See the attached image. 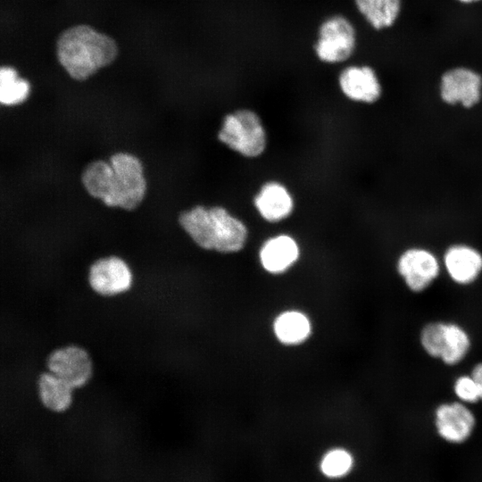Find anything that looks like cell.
<instances>
[{
    "instance_id": "cell-4",
    "label": "cell",
    "mask_w": 482,
    "mask_h": 482,
    "mask_svg": "<svg viewBox=\"0 0 482 482\" xmlns=\"http://www.w3.org/2000/svg\"><path fill=\"white\" fill-rule=\"evenodd\" d=\"M358 33L354 23L342 13L324 18L317 29L313 52L326 64L346 62L356 52Z\"/></svg>"
},
{
    "instance_id": "cell-19",
    "label": "cell",
    "mask_w": 482,
    "mask_h": 482,
    "mask_svg": "<svg viewBox=\"0 0 482 482\" xmlns=\"http://www.w3.org/2000/svg\"><path fill=\"white\" fill-rule=\"evenodd\" d=\"M29 84L18 77L11 67H3L0 71V101L5 105L22 103L29 95Z\"/></svg>"
},
{
    "instance_id": "cell-11",
    "label": "cell",
    "mask_w": 482,
    "mask_h": 482,
    "mask_svg": "<svg viewBox=\"0 0 482 482\" xmlns=\"http://www.w3.org/2000/svg\"><path fill=\"white\" fill-rule=\"evenodd\" d=\"M338 87L351 101L372 104L378 102L383 87L377 71L369 64H349L338 75Z\"/></svg>"
},
{
    "instance_id": "cell-1",
    "label": "cell",
    "mask_w": 482,
    "mask_h": 482,
    "mask_svg": "<svg viewBox=\"0 0 482 482\" xmlns=\"http://www.w3.org/2000/svg\"><path fill=\"white\" fill-rule=\"evenodd\" d=\"M82 184L93 197L109 207L126 211L137 208L146 192V180L141 161L129 153H116L109 162L88 163L81 174Z\"/></svg>"
},
{
    "instance_id": "cell-8",
    "label": "cell",
    "mask_w": 482,
    "mask_h": 482,
    "mask_svg": "<svg viewBox=\"0 0 482 482\" xmlns=\"http://www.w3.org/2000/svg\"><path fill=\"white\" fill-rule=\"evenodd\" d=\"M433 424L441 440L458 445L465 444L473 436L477 417L470 405L455 399L442 402L436 406Z\"/></svg>"
},
{
    "instance_id": "cell-23",
    "label": "cell",
    "mask_w": 482,
    "mask_h": 482,
    "mask_svg": "<svg viewBox=\"0 0 482 482\" xmlns=\"http://www.w3.org/2000/svg\"><path fill=\"white\" fill-rule=\"evenodd\" d=\"M453 1L464 6L474 5L482 2V0H453Z\"/></svg>"
},
{
    "instance_id": "cell-7",
    "label": "cell",
    "mask_w": 482,
    "mask_h": 482,
    "mask_svg": "<svg viewBox=\"0 0 482 482\" xmlns=\"http://www.w3.org/2000/svg\"><path fill=\"white\" fill-rule=\"evenodd\" d=\"M438 95L447 105L473 108L482 99V74L468 65H454L439 78Z\"/></svg>"
},
{
    "instance_id": "cell-18",
    "label": "cell",
    "mask_w": 482,
    "mask_h": 482,
    "mask_svg": "<svg viewBox=\"0 0 482 482\" xmlns=\"http://www.w3.org/2000/svg\"><path fill=\"white\" fill-rule=\"evenodd\" d=\"M276 337L285 345H298L305 341L312 330L308 317L299 311H286L274 320Z\"/></svg>"
},
{
    "instance_id": "cell-6",
    "label": "cell",
    "mask_w": 482,
    "mask_h": 482,
    "mask_svg": "<svg viewBox=\"0 0 482 482\" xmlns=\"http://www.w3.org/2000/svg\"><path fill=\"white\" fill-rule=\"evenodd\" d=\"M442 261L428 248L411 246L398 255L395 270L406 288L413 294L427 291L438 279Z\"/></svg>"
},
{
    "instance_id": "cell-9",
    "label": "cell",
    "mask_w": 482,
    "mask_h": 482,
    "mask_svg": "<svg viewBox=\"0 0 482 482\" xmlns=\"http://www.w3.org/2000/svg\"><path fill=\"white\" fill-rule=\"evenodd\" d=\"M48 371L63 379L74 389L86 386L93 376V362L87 351L68 345L52 351L46 358Z\"/></svg>"
},
{
    "instance_id": "cell-2",
    "label": "cell",
    "mask_w": 482,
    "mask_h": 482,
    "mask_svg": "<svg viewBox=\"0 0 482 482\" xmlns=\"http://www.w3.org/2000/svg\"><path fill=\"white\" fill-rule=\"evenodd\" d=\"M56 53L68 74L81 81L112 63L118 54V46L109 36L90 26L78 25L59 36Z\"/></svg>"
},
{
    "instance_id": "cell-21",
    "label": "cell",
    "mask_w": 482,
    "mask_h": 482,
    "mask_svg": "<svg viewBox=\"0 0 482 482\" xmlns=\"http://www.w3.org/2000/svg\"><path fill=\"white\" fill-rule=\"evenodd\" d=\"M452 388L455 399L463 403L471 406L481 402L478 388L470 373L455 377Z\"/></svg>"
},
{
    "instance_id": "cell-22",
    "label": "cell",
    "mask_w": 482,
    "mask_h": 482,
    "mask_svg": "<svg viewBox=\"0 0 482 482\" xmlns=\"http://www.w3.org/2000/svg\"><path fill=\"white\" fill-rule=\"evenodd\" d=\"M470 374L473 378V379H474V381H475V383H476V385H477V386L478 388L479 395H480V399H481V402H482V361L476 362L472 366Z\"/></svg>"
},
{
    "instance_id": "cell-20",
    "label": "cell",
    "mask_w": 482,
    "mask_h": 482,
    "mask_svg": "<svg viewBox=\"0 0 482 482\" xmlns=\"http://www.w3.org/2000/svg\"><path fill=\"white\" fill-rule=\"evenodd\" d=\"M353 459L351 453L344 449L328 452L321 461V470L328 477H341L353 467Z\"/></svg>"
},
{
    "instance_id": "cell-17",
    "label": "cell",
    "mask_w": 482,
    "mask_h": 482,
    "mask_svg": "<svg viewBox=\"0 0 482 482\" xmlns=\"http://www.w3.org/2000/svg\"><path fill=\"white\" fill-rule=\"evenodd\" d=\"M41 403L54 412L67 411L73 400L74 388L50 371L41 373L37 380Z\"/></svg>"
},
{
    "instance_id": "cell-5",
    "label": "cell",
    "mask_w": 482,
    "mask_h": 482,
    "mask_svg": "<svg viewBox=\"0 0 482 482\" xmlns=\"http://www.w3.org/2000/svg\"><path fill=\"white\" fill-rule=\"evenodd\" d=\"M218 138L229 149L248 158L260 156L267 145L262 120L250 109H239L226 115Z\"/></svg>"
},
{
    "instance_id": "cell-15",
    "label": "cell",
    "mask_w": 482,
    "mask_h": 482,
    "mask_svg": "<svg viewBox=\"0 0 482 482\" xmlns=\"http://www.w3.org/2000/svg\"><path fill=\"white\" fill-rule=\"evenodd\" d=\"M472 348L470 332L458 322L444 320L439 342L438 361L453 367L461 363Z\"/></svg>"
},
{
    "instance_id": "cell-13",
    "label": "cell",
    "mask_w": 482,
    "mask_h": 482,
    "mask_svg": "<svg viewBox=\"0 0 482 482\" xmlns=\"http://www.w3.org/2000/svg\"><path fill=\"white\" fill-rule=\"evenodd\" d=\"M300 249L289 235L281 234L266 240L260 249L259 259L262 268L272 274L285 272L298 260Z\"/></svg>"
},
{
    "instance_id": "cell-14",
    "label": "cell",
    "mask_w": 482,
    "mask_h": 482,
    "mask_svg": "<svg viewBox=\"0 0 482 482\" xmlns=\"http://www.w3.org/2000/svg\"><path fill=\"white\" fill-rule=\"evenodd\" d=\"M259 214L269 222L287 219L294 210V199L281 183L270 181L262 185L253 200Z\"/></svg>"
},
{
    "instance_id": "cell-12",
    "label": "cell",
    "mask_w": 482,
    "mask_h": 482,
    "mask_svg": "<svg viewBox=\"0 0 482 482\" xmlns=\"http://www.w3.org/2000/svg\"><path fill=\"white\" fill-rule=\"evenodd\" d=\"M441 261L448 278L459 287H470L482 276V252L470 244L449 245Z\"/></svg>"
},
{
    "instance_id": "cell-3",
    "label": "cell",
    "mask_w": 482,
    "mask_h": 482,
    "mask_svg": "<svg viewBox=\"0 0 482 482\" xmlns=\"http://www.w3.org/2000/svg\"><path fill=\"white\" fill-rule=\"evenodd\" d=\"M179 223L199 247L221 253L240 251L248 237L245 224L222 206L197 205L183 211Z\"/></svg>"
},
{
    "instance_id": "cell-10",
    "label": "cell",
    "mask_w": 482,
    "mask_h": 482,
    "mask_svg": "<svg viewBox=\"0 0 482 482\" xmlns=\"http://www.w3.org/2000/svg\"><path fill=\"white\" fill-rule=\"evenodd\" d=\"M91 289L105 297L128 292L133 283V274L128 263L118 256L103 257L94 262L88 270Z\"/></svg>"
},
{
    "instance_id": "cell-16",
    "label": "cell",
    "mask_w": 482,
    "mask_h": 482,
    "mask_svg": "<svg viewBox=\"0 0 482 482\" xmlns=\"http://www.w3.org/2000/svg\"><path fill=\"white\" fill-rule=\"evenodd\" d=\"M366 23L376 31L390 29L399 21L404 0H353Z\"/></svg>"
}]
</instances>
